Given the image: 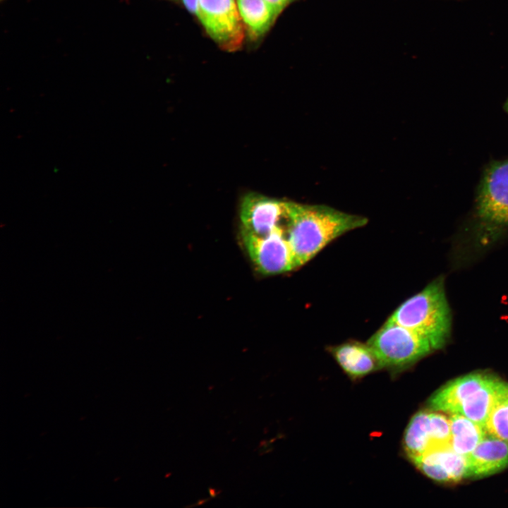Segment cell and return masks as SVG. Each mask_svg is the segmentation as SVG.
<instances>
[{"mask_svg": "<svg viewBox=\"0 0 508 508\" xmlns=\"http://www.w3.org/2000/svg\"><path fill=\"white\" fill-rule=\"evenodd\" d=\"M285 204L286 236L297 268L311 260L332 241L368 222L365 217L327 205L288 201Z\"/></svg>", "mask_w": 508, "mask_h": 508, "instance_id": "1", "label": "cell"}, {"mask_svg": "<svg viewBox=\"0 0 508 508\" xmlns=\"http://www.w3.org/2000/svg\"><path fill=\"white\" fill-rule=\"evenodd\" d=\"M387 320L425 339L434 351L442 348L452 330V313L443 277H437L406 299Z\"/></svg>", "mask_w": 508, "mask_h": 508, "instance_id": "2", "label": "cell"}, {"mask_svg": "<svg viewBox=\"0 0 508 508\" xmlns=\"http://www.w3.org/2000/svg\"><path fill=\"white\" fill-rule=\"evenodd\" d=\"M382 368L400 373L434 351L425 339L388 320L368 340Z\"/></svg>", "mask_w": 508, "mask_h": 508, "instance_id": "3", "label": "cell"}, {"mask_svg": "<svg viewBox=\"0 0 508 508\" xmlns=\"http://www.w3.org/2000/svg\"><path fill=\"white\" fill-rule=\"evenodd\" d=\"M473 215L479 227L497 232L508 229V159L485 167L477 187Z\"/></svg>", "mask_w": 508, "mask_h": 508, "instance_id": "4", "label": "cell"}, {"mask_svg": "<svg viewBox=\"0 0 508 508\" xmlns=\"http://www.w3.org/2000/svg\"><path fill=\"white\" fill-rule=\"evenodd\" d=\"M450 447L449 416L432 410L419 411L411 418L403 437V448L411 461L428 452Z\"/></svg>", "mask_w": 508, "mask_h": 508, "instance_id": "5", "label": "cell"}, {"mask_svg": "<svg viewBox=\"0 0 508 508\" xmlns=\"http://www.w3.org/2000/svg\"><path fill=\"white\" fill-rule=\"evenodd\" d=\"M242 240L251 260L265 274H276L297 268L286 236L285 226L264 236L241 232Z\"/></svg>", "mask_w": 508, "mask_h": 508, "instance_id": "6", "label": "cell"}, {"mask_svg": "<svg viewBox=\"0 0 508 508\" xmlns=\"http://www.w3.org/2000/svg\"><path fill=\"white\" fill-rule=\"evenodd\" d=\"M196 15L220 45L234 49L241 44L243 29L234 0H198Z\"/></svg>", "mask_w": 508, "mask_h": 508, "instance_id": "7", "label": "cell"}, {"mask_svg": "<svg viewBox=\"0 0 508 508\" xmlns=\"http://www.w3.org/2000/svg\"><path fill=\"white\" fill-rule=\"evenodd\" d=\"M240 218L241 232L264 236L285 225L286 204L258 193H248L241 203Z\"/></svg>", "mask_w": 508, "mask_h": 508, "instance_id": "8", "label": "cell"}, {"mask_svg": "<svg viewBox=\"0 0 508 508\" xmlns=\"http://www.w3.org/2000/svg\"><path fill=\"white\" fill-rule=\"evenodd\" d=\"M411 462L423 474L440 483H456L466 478V456L445 447L428 452Z\"/></svg>", "mask_w": 508, "mask_h": 508, "instance_id": "9", "label": "cell"}, {"mask_svg": "<svg viewBox=\"0 0 508 508\" xmlns=\"http://www.w3.org/2000/svg\"><path fill=\"white\" fill-rule=\"evenodd\" d=\"M466 456V478L495 474L508 467V442L487 434Z\"/></svg>", "mask_w": 508, "mask_h": 508, "instance_id": "10", "label": "cell"}, {"mask_svg": "<svg viewBox=\"0 0 508 508\" xmlns=\"http://www.w3.org/2000/svg\"><path fill=\"white\" fill-rule=\"evenodd\" d=\"M491 376L490 373H472L456 378L433 394L428 401L431 410L458 413L464 401Z\"/></svg>", "mask_w": 508, "mask_h": 508, "instance_id": "11", "label": "cell"}, {"mask_svg": "<svg viewBox=\"0 0 508 508\" xmlns=\"http://www.w3.org/2000/svg\"><path fill=\"white\" fill-rule=\"evenodd\" d=\"M329 351L351 379L361 378L382 368L375 351L367 342L348 341L332 346Z\"/></svg>", "mask_w": 508, "mask_h": 508, "instance_id": "12", "label": "cell"}, {"mask_svg": "<svg viewBox=\"0 0 508 508\" xmlns=\"http://www.w3.org/2000/svg\"><path fill=\"white\" fill-rule=\"evenodd\" d=\"M507 394L508 383L491 375L464 401L458 413L485 428L492 410Z\"/></svg>", "mask_w": 508, "mask_h": 508, "instance_id": "13", "label": "cell"}, {"mask_svg": "<svg viewBox=\"0 0 508 508\" xmlns=\"http://www.w3.org/2000/svg\"><path fill=\"white\" fill-rule=\"evenodd\" d=\"M451 447L458 454L467 456L488 434L483 426L460 413L449 414Z\"/></svg>", "mask_w": 508, "mask_h": 508, "instance_id": "14", "label": "cell"}, {"mask_svg": "<svg viewBox=\"0 0 508 508\" xmlns=\"http://www.w3.org/2000/svg\"><path fill=\"white\" fill-rule=\"evenodd\" d=\"M238 13L255 36H260L270 27L278 15L264 0H236Z\"/></svg>", "mask_w": 508, "mask_h": 508, "instance_id": "15", "label": "cell"}, {"mask_svg": "<svg viewBox=\"0 0 508 508\" xmlns=\"http://www.w3.org/2000/svg\"><path fill=\"white\" fill-rule=\"evenodd\" d=\"M485 429L488 434L508 442V394L492 410Z\"/></svg>", "mask_w": 508, "mask_h": 508, "instance_id": "16", "label": "cell"}, {"mask_svg": "<svg viewBox=\"0 0 508 508\" xmlns=\"http://www.w3.org/2000/svg\"><path fill=\"white\" fill-rule=\"evenodd\" d=\"M279 13L291 0H264Z\"/></svg>", "mask_w": 508, "mask_h": 508, "instance_id": "17", "label": "cell"}, {"mask_svg": "<svg viewBox=\"0 0 508 508\" xmlns=\"http://www.w3.org/2000/svg\"><path fill=\"white\" fill-rule=\"evenodd\" d=\"M185 6L192 13H197L198 0H182Z\"/></svg>", "mask_w": 508, "mask_h": 508, "instance_id": "18", "label": "cell"}, {"mask_svg": "<svg viewBox=\"0 0 508 508\" xmlns=\"http://www.w3.org/2000/svg\"><path fill=\"white\" fill-rule=\"evenodd\" d=\"M504 110L508 114V98L503 105Z\"/></svg>", "mask_w": 508, "mask_h": 508, "instance_id": "19", "label": "cell"}]
</instances>
